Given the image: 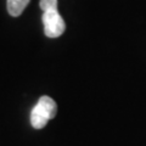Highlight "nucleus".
<instances>
[{
    "instance_id": "nucleus-1",
    "label": "nucleus",
    "mask_w": 146,
    "mask_h": 146,
    "mask_svg": "<svg viewBox=\"0 0 146 146\" xmlns=\"http://www.w3.org/2000/svg\"><path fill=\"white\" fill-rule=\"evenodd\" d=\"M57 105L54 100L44 95L42 96L31 112V124L34 129H42L50 119L56 116Z\"/></svg>"
},
{
    "instance_id": "nucleus-2",
    "label": "nucleus",
    "mask_w": 146,
    "mask_h": 146,
    "mask_svg": "<svg viewBox=\"0 0 146 146\" xmlns=\"http://www.w3.org/2000/svg\"><path fill=\"white\" fill-rule=\"evenodd\" d=\"M42 21L44 25V33L48 38H57L62 35L66 29V23L62 16L58 13L57 7L43 11Z\"/></svg>"
},
{
    "instance_id": "nucleus-3",
    "label": "nucleus",
    "mask_w": 146,
    "mask_h": 146,
    "mask_svg": "<svg viewBox=\"0 0 146 146\" xmlns=\"http://www.w3.org/2000/svg\"><path fill=\"white\" fill-rule=\"evenodd\" d=\"M31 0H7V12L11 16H20Z\"/></svg>"
},
{
    "instance_id": "nucleus-4",
    "label": "nucleus",
    "mask_w": 146,
    "mask_h": 146,
    "mask_svg": "<svg viewBox=\"0 0 146 146\" xmlns=\"http://www.w3.org/2000/svg\"><path fill=\"white\" fill-rule=\"evenodd\" d=\"M39 6L43 11L49 10L52 7H57V0H40Z\"/></svg>"
}]
</instances>
